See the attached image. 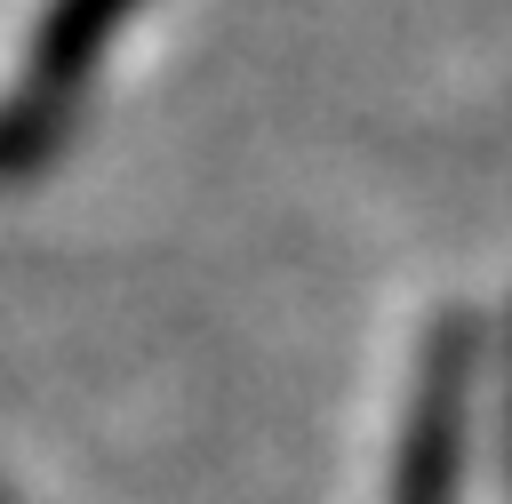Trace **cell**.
I'll return each instance as SVG.
<instances>
[{
	"instance_id": "obj_4",
	"label": "cell",
	"mask_w": 512,
	"mask_h": 504,
	"mask_svg": "<svg viewBox=\"0 0 512 504\" xmlns=\"http://www.w3.org/2000/svg\"><path fill=\"white\" fill-rule=\"evenodd\" d=\"M0 504H16V496H8V488H0Z\"/></svg>"
},
{
	"instance_id": "obj_2",
	"label": "cell",
	"mask_w": 512,
	"mask_h": 504,
	"mask_svg": "<svg viewBox=\"0 0 512 504\" xmlns=\"http://www.w3.org/2000/svg\"><path fill=\"white\" fill-rule=\"evenodd\" d=\"M472 320H440L408 392V432L392 456V504H456L464 488V440H472Z\"/></svg>"
},
{
	"instance_id": "obj_3",
	"label": "cell",
	"mask_w": 512,
	"mask_h": 504,
	"mask_svg": "<svg viewBox=\"0 0 512 504\" xmlns=\"http://www.w3.org/2000/svg\"><path fill=\"white\" fill-rule=\"evenodd\" d=\"M504 464H512V392H504Z\"/></svg>"
},
{
	"instance_id": "obj_1",
	"label": "cell",
	"mask_w": 512,
	"mask_h": 504,
	"mask_svg": "<svg viewBox=\"0 0 512 504\" xmlns=\"http://www.w3.org/2000/svg\"><path fill=\"white\" fill-rule=\"evenodd\" d=\"M136 8L144 0H48L32 16V40H24V56L0 88V176L8 184L48 168V152L64 144L72 112L96 80V64L112 56V40Z\"/></svg>"
}]
</instances>
